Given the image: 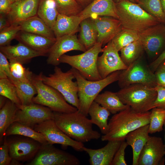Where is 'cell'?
I'll return each instance as SVG.
<instances>
[{"label": "cell", "instance_id": "obj_1", "mask_svg": "<svg viewBox=\"0 0 165 165\" xmlns=\"http://www.w3.org/2000/svg\"><path fill=\"white\" fill-rule=\"evenodd\" d=\"M151 111L137 112L130 107L111 117L107 133L101 137L102 141L125 140L129 132L150 123Z\"/></svg>", "mask_w": 165, "mask_h": 165}, {"label": "cell", "instance_id": "obj_2", "mask_svg": "<svg viewBox=\"0 0 165 165\" xmlns=\"http://www.w3.org/2000/svg\"><path fill=\"white\" fill-rule=\"evenodd\" d=\"M54 122L64 132L73 139L81 143L98 139L101 134L93 128L90 119L80 112L64 113L53 112Z\"/></svg>", "mask_w": 165, "mask_h": 165}, {"label": "cell", "instance_id": "obj_3", "mask_svg": "<svg viewBox=\"0 0 165 165\" xmlns=\"http://www.w3.org/2000/svg\"><path fill=\"white\" fill-rule=\"evenodd\" d=\"M115 3L118 19L123 29L140 33L161 23L137 3L127 0Z\"/></svg>", "mask_w": 165, "mask_h": 165}, {"label": "cell", "instance_id": "obj_4", "mask_svg": "<svg viewBox=\"0 0 165 165\" xmlns=\"http://www.w3.org/2000/svg\"><path fill=\"white\" fill-rule=\"evenodd\" d=\"M71 69L78 87L79 107L78 110L87 116L89 107L97 96L106 86L118 81L121 71L114 72L100 80L91 81L85 78L75 68H72Z\"/></svg>", "mask_w": 165, "mask_h": 165}, {"label": "cell", "instance_id": "obj_5", "mask_svg": "<svg viewBox=\"0 0 165 165\" xmlns=\"http://www.w3.org/2000/svg\"><path fill=\"white\" fill-rule=\"evenodd\" d=\"M116 93L123 103L139 113L151 110L157 96L155 87L140 84L130 85Z\"/></svg>", "mask_w": 165, "mask_h": 165}, {"label": "cell", "instance_id": "obj_6", "mask_svg": "<svg viewBox=\"0 0 165 165\" xmlns=\"http://www.w3.org/2000/svg\"><path fill=\"white\" fill-rule=\"evenodd\" d=\"M31 81L37 91V95L33 98V103L48 107L54 112L69 113L78 110L68 103L58 91L44 83L40 73L38 75L33 74Z\"/></svg>", "mask_w": 165, "mask_h": 165}, {"label": "cell", "instance_id": "obj_7", "mask_svg": "<svg viewBox=\"0 0 165 165\" xmlns=\"http://www.w3.org/2000/svg\"><path fill=\"white\" fill-rule=\"evenodd\" d=\"M103 44L97 42L90 49L80 54L70 56L64 54L59 59L60 63L68 64L77 70L86 79L96 81L102 79L99 73L97 62L98 55L102 52Z\"/></svg>", "mask_w": 165, "mask_h": 165}, {"label": "cell", "instance_id": "obj_8", "mask_svg": "<svg viewBox=\"0 0 165 165\" xmlns=\"http://www.w3.org/2000/svg\"><path fill=\"white\" fill-rule=\"evenodd\" d=\"M40 73L44 83L58 91L68 103L78 109V87L76 81H73L75 77L71 68L64 72L57 66L55 67L54 73L48 76L44 75L42 72Z\"/></svg>", "mask_w": 165, "mask_h": 165}, {"label": "cell", "instance_id": "obj_9", "mask_svg": "<svg viewBox=\"0 0 165 165\" xmlns=\"http://www.w3.org/2000/svg\"><path fill=\"white\" fill-rule=\"evenodd\" d=\"M118 81L121 88L135 84L154 87L157 85L154 72L140 58L129 65L126 69L121 71Z\"/></svg>", "mask_w": 165, "mask_h": 165}, {"label": "cell", "instance_id": "obj_10", "mask_svg": "<svg viewBox=\"0 0 165 165\" xmlns=\"http://www.w3.org/2000/svg\"><path fill=\"white\" fill-rule=\"evenodd\" d=\"M27 165H79L75 155L56 148L48 143L42 144L35 156Z\"/></svg>", "mask_w": 165, "mask_h": 165}, {"label": "cell", "instance_id": "obj_11", "mask_svg": "<svg viewBox=\"0 0 165 165\" xmlns=\"http://www.w3.org/2000/svg\"><path fill=\"white\" fill-rule=\"evenodd\" d=\"M33 129L41 133L50 144H60L64 148L70 146L76 151H83V143L68 136L58 127L53 119L47 120L37 124Z\"/></svg>", "mask_w": 165, "mask_h": 165}, {"label": "cell", "instance_id": "obj_12", "mask_svg": "<svg viewBox=\"0 0 165 165\" xmlns=\"http://www.w3.org/2000/svg\"><path fill=\"white\" fill-rule=\"evenodd\" d=\"M6 140L10 156L20 162H28L36 156L42 144L31 138L14 137Z\"/></svg>", "mask_w": 165, "mask_h": 165}, {"label": "cell", "instance_id": "obj_13", "mask_svg": "<svg viewBox=\"0 0 165 165\" xmlns=\"http://www.w3.org/2000/svg\"><path fill=\"white\" fill-rule=\"evenodd\" d=\"M54 119L53 112L48 107L32 103L21 105L17 110L14 122L33 129L34 126L45 121Z\"/></svg>", "mask_w": 165, "mask_h": 165}, {"label": "cell", "instance_id": "obj_14", "mask_svg": "<svg viewBox=\"0 0 165 165\" xmlns=\"http://www.w3.org/2000/svg\"><path fill=\"white\" fill-rule=\"evenodd\" d=\"M139 39L148 56L156 59L165 48V24L160 23L139 33Z\"/></svg>", "mask_w": 165, "mask_h": 165}, {"label": "cell", "instance_id": "obj_15", "mask_svg": "<svg viewBox=\"0 0 165 165\" xmlns=\"http://www.w3.org/2000/svg\"><path fill=\"white\" fill-rule=\"evenodd\" d=\"M119 52L111 41L103 48V53L98 57L97 62L98 72L102 79L114 72L127 68L122 60Z\"/></svg>", "mask_w": 165, "mask_h": 165}, {"label": "cell", "instance_id": "obj_16", "mask_svg": "<svg viewBox=\"0 0 165 165\" xmlns=\"http://www.w3.org/2000/svg\"><path fill=\"white\" fill-rule=\"evenodd\" d=\"M72 50L83 52L86 50L75 34L65 35L57 38L48 53L47 64L55 66L58 65L60 63V57L65 53Z\"/></svg>", "mask_w": 165, "mask_h": 165}, {"label": "cell", "instance_id": "obj_17", "mask_svg": "<svg viewBox=\"0 0 165 165\" xmlns=\"http://www.w3.org/2000/svg\"><path fill=\"white\" fill-rule=\"evenodd\" d=\"M165 148L162 138L150 136L139 155L138 165H164Z\"/></svg>", "mask_w": 165, "mask_h": 165}, {"label": "cell", "instance_id": "obj_18", "mask_svg": "<svg viewBox=\"0 0 165 165\" xmlns=\"http://www.w3.org/2000/svg\"><path fill=\"white\" fill-rule=\"evenodd\" d=\"M97 33V42L107 44L123 29L119 20L113 17L94 16L90 17Z\"/></svg>", "mask_w": 165, "mask_h": 165}, {"label": "cell", "instance_id": "obj_19", "mask_svg": "<svg viewBox=\"0 0 165 165\" xmlns=\"http://www.w3.org/2000/svg\"><path fill=\"white\" fill-rule=\"evenodd\" d=\"M40 0H18L12 3L6 15L10 24L20 22L37 15Z\"/></svg>", "mask_w": 165, "mask_h": 165}, {"label": "cell", "instance_id": "obj_20", "mask_svg": "<svg viewBox=\"0 0 165 165\" xmlns=\"http://www.w3.org/2000/svg\"><path fill=\"white\" fill-rule=\"evenodd\" d=\"M122 141H108L104 147L97 149L83 147V150L88 154L91 165H111L116 151Z\"/></svg>", "mask_w": 165, "mask_h": 165}, {"label": "cell", "instance_id": "obj_21", "mask_svg": "<svg viewBox=\"0 0 165 165\" xmlns=\"http://www.w3.org/2000/svg\"><path fill=\"white\" fill-rule=\"evenodd\" d=\"M82 20L94 16H107L118 19L114 0H93L78 15Z\"/></svg>", "mask_w": 165, "mask_h": 165}, {"label": "cell", "instance_id": "obj_22", "mask_svg": "<svg viewBox=\"0 0 165 165\" xmlns=\"http://www.w3.org/2000/svg\"><path fill=\"white\" fill-rule=\"evenodd\" d=\"M2 52L9 61H15L22 64L30 62L33 58L45 55L21 42L14 45H9L0 47Z\"/></svg>", "mask_w": 165, "mask_h": 165}, {"label": "cell", "instance_id": "obj_23", "mask_svg": "<svg viewBox=\"0 0 165 165\" xmlns=\"http://www.w3.org/2000/svg\"><path fill=\"white\" fill-rule=\"evenodd\" d=\"M36 51L47 56L56 38H48L41 35L22 31L19 32L15 38Z\"/></svg>", "mask_w": 165, "mask_h": 165}, {"label": "cell", "instance_id": "obj_24", "mask_svg": "<svg viewBox=\"0 0 165 165\" xmlns=\"http://www.w3.org/2000/svg\"><path fill=\"white\" fill-rule=\"evenodd\" d=\"M149 126L148 124L141 127L129 132L126 136L125 140L132 149L133 165H138L140 153L150 137Z\"/></svg>", "mask_w": 165, "mask_h": 165}, {"label": "cell", "instance_id": "obj_25", "mask_svg": "<svg viewBox=\"0 0 165 165\" xmlns=\"http://www.w3.org/2000/svg\"><path fill=\"white\" fill-rule=\"evenodd\" d=\"M82 20L78 15L67 16L58 14L53 28L56 38L74 35L79 31Z\"/></svg>", "mask_w": 165, "mask_h": 165}, {"label": "cell", "instance_id": "obj_26", "mask_svg": "<svg viewBox=\"0 0 165 165\" xmlns=\"http://www.w3.org/2000/svg\"><path fill=\"white\" fill-rule=\"evenodd\" d=\"M18 24L22 31L49 38H56L53 30L37 15L24 20Z\"/></svg>", "mask_w": 165, "mask_h": 165}, {"label": "cell", "instance_id": "obj_27", "mask_svg": "<svg viewBox=\"0 0 165 165\" xmlns=\"http://www.w3.org/2000/svg\"><path fill=\"white\" fill-rule=\"evenodd\" d=\"M94 101L113 114L130 107L122 103L116 92L108 91L99 94Z\"/></svg>", "mask_w": 165, "mask_h": 165}, {"label": "cell", "instance_id": "obj_28", "mask_svg": "<svg viewBox=\"0 0 165 165\" xmlns=\"http://www.w3.org/2000/svg\"><path fill=\"white\" fill-rule=\"evenodd\" d=\"M88 113L92 123L98 127L103 135L105 134L108 130V120L111 113L94 101L89 107Z\"/></svg>", "mask_w": 165, "mask_h": 165}, {"label": "cell", "instance_id": "obj_29", "mask_svg": "<svg viewBox=\"0 0 165 165\" xmlns=\"http://www.w3.org/2000/svg\"><path fill=\"white\" fill-rule=\"evenodd\" d=\"M79 31L78 39L86 50L97 43V32L90 18L81 22Z\"/></svg>", "mask_w": 165, "mask_h": 165}, {"label": "cell", "instance_id": "obj_30", "mask_svg": "<svg viewBox=\"0 0 165 165\" xmlns=\"http://www.w3.org/2000/svg\"><path fill=\"white\" fill-rule=\"evenodd\" d=\"M18 135L33 139L42 144L48 143L43 135L33 128L17 122L13 123L7 129L5 137Z\"/></svg>", "mask_w": 165, "mask_h": 165}, {"label": "cell", "instance_id": "obj_31", "mask_svg": "<svg viewBox=\"0 0 165 165\" xmlns=\"http://www.w3.org/2000/svg\"><path fill=\"white\" fill-rule=\"evenodd\" d=\"M19 108L8 99L0 109V142L4 140L6 132L9 126L14 122Z\"/></svg>", "mask_w": 165, "mask_h": 165}, {"label": "cell", "instance_id": "obj_32", "mask_svg": "<svg viewBox=\"0 0 165 165\" xmlns=\"http://www.w3.org/2000/svg\"><path fill=\"white\" fill-rule=\"evenodd\" d=\"M58 14L53 0H40L37 16L52 30Z\"/></svg>", "mask_w": 165, "mask_h": 165}, {"label": "cell", "instance_id": "obj_33", "mask_svg": "<svg viewBox=\"0 0 165 165\" xmlns=\"http://www.w3.org/2000/svg\"><path fill=\"white\" fill-rule=\"evenodd\" d=\"M144 50L140 39L135 41L122 48L120 50V57L125 65L128 67L141 57Z\"/></svg>", "mask_w": 165, "mask_h": 165}, {"label": "cell", "instance_id": "obj_34", "mask_svg": "<svg viewBox=\"0 0 165 165\" xmlns=\"http://www.w3.org/2000/svg\"><path fill=\"white\" fill-rule=\"evenodd\" d=\"M11 81L16 88L18 95L22 105H28L33 103V98L37 94V91L31 80Z\"/></svg>", "mask_w": 165, "mask_h": 165}, {"label": "cell", "instance_id": "obj_35", "mask_svg": "<svg viewBox=\"0 0 165 165\" xmlns=\"http://www.w3.org/2000/svg\"><path fill=\"white\" fill-rule=\"evenodd\" d=\"M137 3L161 23L165 24V14L160 0H139Z\"/></svg>", "mask_w": 165, "mask_h": 165}, {"label": "cell", "instance_id": "obj_36", "mask_svg": "<svg viewBox=\"0 0 165 165\" xmlns=\"http://www.w3.org/2000/svg\"><path fill=\"white\" fill-rule=\"evenodd\" d=\"M139 33L123 29L111 40L117 50L119 51L123 47L139 39Z\"/></svg>", "mask_w": 165, "mask_h": 165}, {"label": "cell", "instance_id": "obj_37", "mask_svg": "<svg viewBox=\"0 0 165 165\" xmlns=\"http://www.w3.org/2000/svg\"><path fill=\"white\" fill-rule=\"evenodd\" d=\"M0 94L10 100L18 108L22 105L15 85L8 78L0 79Z\"/></svg>", "mask_w": 165, "mask_h": 165}, {"label": "cell", "instance_id": "obj_38", "mask_svg": "<svg viewBox=\"0 0 165 165\" xmlns=\"http://www.w3.org/2000/svg\"><path fill=\"white\" fill-rule=\"evenodd\" d=\"M59 14L67 16L78 15L83 9L75 0H53Z\"/></svg>", "mask_w": 165, "mask_h": 165}, {"label": "cell", "instance_id": "obj_39", "mask_svg": "<svg viewBox=\"0 0 165 165\" xmlns=\"http://www.w3.org/2000/svg\"><path fill=\"white\" fill-rule=\"evenodd\" d=\"M151 112L149 134L161 131L165 121V109L155 107L152 108Z\"/></svg>", "mask_w": 165, "mask_h": 165}, {"label": "cell", "instance_id": "obj_40", "mask_svg": "<svg viewBox=\"0 0 165 165\" xmlns=\"http://www.w3.org/2000/svg\"><path fill=\"white\" fill-rule=\"evenodd\" d=\"M12 78L11 80L31 81L33 73L22 64L15 61H9Z\"/></svg>", "mask_w": 165, "mask_h": 165}, {"label": "cell", "instance_id": "obj_41", "mask_svg": "<svg viewBox=\"0 0 165 165\" xmlns=\"http://www.w3.org/2000/svg\"><path fill=\"white\" fill-rule=\"evenodd\" d=\"M20 31L19 24H13L0 31V47L9 45Z\"/></svg>", "mask_w": 165, "mask_h": 165}, {"label": "cell", "instance_id": "obj_42", "mask_svg": "<svg viewBox=\"0 0 165 165\" xmlns=\"http://www.w3.org/2000/svg\"><path fill=\"white\" fill-rule=\"evenodd\" d=\"M125 140L122 141L113 159L111 165H127L125 160V150L128 146Z\"/></svg>", "mask_w": 165, "mask_h": 165}, {"label": "cell", "instance_id": "obj_43", "mask_svg": "<svg viewBox=\"0 0 165 165\" xmlns=\"http://www.w3.org/2000/svg\"><path fill=\"white\" fill-rule=\"evenodd\" d=\"M6 57L0 51V79L12 78L10 67L9 62Z\"/></svg>", "mask_w": 165, "mask_h": 165}, {"label": "cell", "instance_id": "obj_44", "mask_svg": "<svg viewBox=\"0 0 165 165\" xmlns=\"http://www.w3.org/2000/svg\"><path fill=\"white\" fill-rule=\"evenodd\" d=\"M3 144L0 147V165H9L12 160L10 156L8 146L6 137L4 138Z\"/></svg>", "mask_w": 165, "mask_h": 165}, {"label": "cell", "instance_id": "obj_45", "mask_svg": "<svg viewBox=\"0 0 165 165\" xmlns=\"http://www.w3.org/2000/svg\"><path fill=\"white\" fill-rule=\"evenodd\" d=\"M155 88L157 92V96L152 108L157 107L165 109V87L157 85Z\"/></svg>", "mask_w": 165, "mask_h": 165}, {"label": "cell", "instance_id": "obj_46", "mask_svg": "<svg viewBox=\"0 0 165 165\" xmlns=\"http://www.w3.org/2000/svg\"><path fill=\"white\" fill-rule=\"evenodd\" d=\"M154 73L157 85L165 87V71L158 67Z\"/></svg>", "mask_w": 165, "mask_h": 165}, {"label": "cell", "instance_id": "obj_47", "mask_svg": "<svg viewBox=\"0 0 165 165\" xmlns=\"http://www.w3.org/2000/svg\"><path fill=\"white\" fill-rule=\"evenodd\" d=\"M12 4L10 0H0V14L6 15L10 10Z\"/></svg>", "mask_w": 165, "mask_h": 165}, {"label": "cell", "instance_id": "obj_48", "mask_svg": "<svg viewBox=\"0 0 165 165\" xmlns=\"http://www.w3.org/2000/svg\"><path fill=\"white\" fill-rule=\"evenodd\" d=\"M165 59V48L149 65V67L154 72L156 71L160 63Z\"/></svg>", "mask_w": 165, "mask_h": 165}, {"label": "cell", "instance_id": "obj_49", "mask_svg": "<svg viewBox=\"0 0 165 165\" xmlns=\"http://www.w3.org/2000/svg\"><path fill=\"white\" fill-rule=\"evenodd\" d=\"M10 25L6 15L0 14V31Z\"/></svg>", "mask_w": 165, "mask_h": 165}, {"label": "cell", "instance_id": "obj_50", "mask_svg": "<svg viewBox=\"0 0 165 165\" xmlns=\"http://www.w3.org/2000/svg\"><path fill=\"white\" fill-rule=\"evenodd\" d=\"M83 9L89 5L93 0H75Z\"/></svg>", "mask_w": 165, "mask_h": 165}, {"label": "cell", "instance_id": "obj_51", "mask_svg": "<svg viewBox=\"0 0 165 165\" xmlns=\"http://www.w3.org/2000/svg\"><path fill=\"white\" fill-rule=\"evenodd\" d=\"M6 98L0 95V108H1L5 104L7 100Z\"/></svg>", "mask_w": 165, "mask_h": 165}, {"label": "cell", "instance_id": "obj_52", "mask_svg": "<svg viewBox=\"0 0 165 165\" xmlns=\"http://www.w3.org/2000/svg\"><path fill=\"white\" fill-rule=\"evenodd\" d=\"M158 67L161 68L165 71V59L160 63Z\"/></svg>", "mask_w": 165, "mask_h": 165}, {"label": "cell", "instance_id": "obj_53", "mask_svg": "<svg viewBox=\"0 0 165 165\" xmlns=\"http://www.w3.org/2000/svg\"><path fill=\"white\" fill-rule=\"evenodd\" d=\"M10 165H21V163H20V162L16 160H14V159H12V160L11 162V163H10Z\"/></svg>", "mask_w": 165, "mask_h": 165}, {"label": "cell", "instance_id": "obj_54", "mask_svg": "<svg viewBox=\"0 0 165 165\" xmlns=\"http://www.w3.org/2000/svg\"><path fill=\"white\" fill-rule=\"evenodd\" d=\"M163 10L165 14V0H160Z\"/></svg>", "mask_w": 165, "mask_h": 165}, {"label": "cell", "instance_id": "obj_55", "mask_svg": "<svg viewBox=\"0 0 165 165\" xmlns=\"http://www.w3.org/2000/svg\"><path fill=\"white\" fill-rule=\"evenodd\" d=\"M122 0H114V1L115 2V3L118 2ZM127 0L129 1H130L134 3H137L138 1V0Z\"/></svg>", "mask_w": 165, "mask_h": 165}, {"label": "cell", "instance_id": "obj_56", "mask_svg": "<svg viewBox=\"0 0 165 165\" xmlns=\"http://www.w3.org/2000/svg\"><path fill=\"white\" fill-rule=\"evenodd\" d=\"M10 1L12 2L13 3V2H14L17 1V0H10Z\"/></svg>", "mask_w": 165, "mask_h": 165}, {"label": "cell", "instance_id": "obj_57", "mask_svg": "<svg viewBox=\"0 0 165 165\" xmlns=\"http://www.w3.org/2000/svg\"><path fill=\"white\" fill-rule=\"evenodd\" d=\"M164 128H165V144H164V145H165V121L164 122Z\"/></svg>", "mask_w": 165, "mask_h": 165}, {"label": "cell", "instance_id": "obj_58", "mask_svg": "<svg viewBox=\"0 0 165 165\" xmlns=\"http://www.w3.org/2000/svg\"></svg>", "mask_w": 165, "mask_h": 165}]
</instances>
